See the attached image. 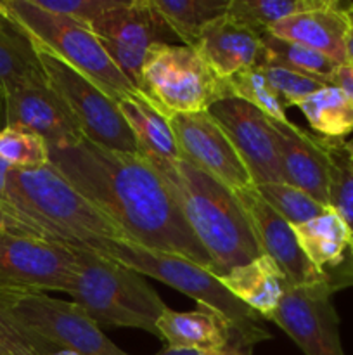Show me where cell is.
Masks as SVG:
<instances>
[{
  "label": "cell",
  "mask_w": 353,
  "mask_h": 355,
  "mask_svg": "<svg viewBox=\"0 0 353 355\" xmlns=\"http://www.w3.org/2000/svg\"><path fill=\"white\" fill-rule=\"evenodd\" d=\"M48 155L51 165L123 232L125 241L185 257L213 274V262L172 191L141 155L111 151L87 139L48 148Z\"/></svg>",
  "instance_id": "cell-1"
},
{
  "label": "cell",
  "mask_w": 353,
  "mask_h": 355,
  "mask_svg": "<svg viewBox=\"0 0 353 355\" xmlns=\"http://www.w3.org/2000/svg\"><path fill=\"white\" fill-rule=\"evenodd\" d=\"M2 232L75 250H89L99 239H125L123 232L52 165L10 168Z\"/></svg>",
  "instance_id": "cell-2"
},
{
  "label": "cell",
  "mask_w": 353,
  "mask_h": 355,
  "mask_svg": "<svg viewBox=\"0 0 353 355\" xmlns=\"http://www.w3.org/2000/svg\"><path fill=\"white\" fill-rule=\"evenodd\" d=\"M152 168L172 191L194 236L210 255L215 276H224L262 255L234 191L182 158Z\"/></svg>",
  "instance_id": "cell-3"
},
{
  "label": "cell",
  "mask_w": 353,
  "mask_h": 355,
  "mask_svg": "<svg viewBox=\"0 0 353 355\" xmlns=\"http://www.w3.org/2000/svg\"><path fill=\"white\" fill-rule=\"evenodd\" d=\"M87 252L123 263L142 276L154 277L175 288L176 291L196 300L197 305L215 309L230 322L244 349L253 350L256 343L272 338L255 311L239 302L206 267L185 257L149 250L125 239H99L93 241Z\"/></svg>",
  "instance_id": "cell-4"
},
{
  "label": "cell",
  "mask_w": 353,
  "mask_h": 355,
  "mask_svg": "<svg viewBox=\"0 0 353 355\" xmlns=\"http://www.w3.org/2000/svg\"><path fill=\"white\" fill-rule=\"evenodd\" d=\"M76 255L78 272L68 295L99 328H137L161 340L156 324L168 305L145 276L93 252Z\"/></svg>",
  "instance_id": "cell-5"
},
{
  "label": "cell",
  "mask_w": 353,
  "mask_h": 355,
  "mask_svg": "<svg viewBox=\"0 0 353 355\" xmlns=\"http://www.w3.org/2000/svg\"><path fill=\"white\" fill-rule=\"evenodd\" d=\"M0 9L9 14L35 44L62 59L113 101L118 103L138 94L85 24L40 9L35 0H0Z\"/></svg>",
  "instance_id": "cell-6"
},
{
  "label": "cell",
  "mask_w": 353,
  "mask_h": 355,
  "mask_svg": "<svg viewBox=\"0 0 353 355\" xmlns=\"http://www.w3.org/2000/svg\"><path fill=\"white\" fill-rule=\"evenodd\" d=\"M138 92L168 120L203 113L230 97L227 82L218 78L192 47L163 42L147 51Z\"/></svg>",
  "instance_id": "cell-7"
},
{
  "label": "cell",
  "mask_w": 353,
  "mask_h": 355,
  "mask_svg": "<svg viewBox=\"0 0 353 355\" xmlns=\"http://www.w3.org/2000/svg\"><path fill=\"white\" fill-rule=\"evenodd\" d=\"M0 311L47 355L59 350L83 355H128L75 302L57 300L42 291H0Z\"/></svg>",
  "instance_id": "cell-8"
},
{
  "label": "cell",
  "mask_w": 353,
  "mask_h": 355,
  "mask_svg": "<svg viewBox=\"0 0 353 355\" xmlns=\"http://www.w3.org/2000/svg\"><path fill=\"white\" fill-rule=\"evenodd\" d=\"M48 85L64 106L87 141L120 153H137V142L116 101L62 59L35 44Z\"/></svg>",
  "instance_id": "cell-9"
},
{
  "label": "cell",
  "mask_w": 353,
  "mask_h": 355,
  "mask_svg": "<svg viewBox=\"0 0 353 355\" xmlns=\"http://www.w3.org/2000/svg\"><path fill=\"white\" fill-rule=\"evenodd\" d=\"M87 28L137 90L149 49L175 38L152 0H116Z\"/></svg>",
  "instance_id": "cell-10"
},
{
  "label": "cell",
  "mask_w": 353,
  "mask_h": 355,
  "mask_svg": "<svg viewBox=\"0 0 353 355\" xmlns=\"http://www.w3.org/2000/svg\"><path fill=\"white\" fill-rule=\"evenodd\" d=\"M78 272L75 248L0 232V291H64Z\"/></svg>",
  "instance_id": "cell-11"
},
{
  "label": "cell",
  "mask_w": 353,
  "mask_h": 355,
  "mask_svg": "<svg viewBox=\"0 0 353 355\" xmlns=\"http://www.w3.org/2000/svg\"><path fill=\"white\" fill-rule=\"evenodd\" d=\"M331 283L294 286L286 291L270 321L275 322L305 355H346L339 336V315Z\"/></svg>",
  "instance_id": "cell-12"
},
{
  "label": "cell",
  "mask_w": 353,
  "mask_h": 355,
  "mask_svg": "<svg viewBox=\"0 0 353 355\" xmlns=\"http://www.w3.org/2000/svg\"><path fill=\"white\" fill-rule=\"evenodd\" d=\"M248 168L253 186L282 182L277 134L272 120L246 101L227 97L208 110Z\"/></svg>",
  "instance_id": "cell-13"
},
{
  "label": "cell",
  "mask_w": 353,
  "mask_h": 355,
  "mask_svg": "<svg viewBox=\"0 0 353 355\" xmlns=\"http://www.w3.org/2000/svg\"><path fill=\"white\" fill-rule=\"evenodd\" d=\"M0 111L3 127L31 132L44 139L48 148L76 144L85 139L45 75L10 87L0 97Z\"/></svg>",
  "instance_id": "cell-14"
},
{
  "label": "cell",
  "mask_w": 353,
  "mask_h": 355,
  "mask_svg": "<svg viewBox=\"0 0 353 355\" xmlns=\"http://www.w3.org/2000/svg\"><path fill=\"white\" fill-rule=\"evenodd\" d=\"M170 127L175 135L180 158L232 191L253 186L248 168L208 111L176 114L170 118Z\"/></svg>",
  "instance_id": "cell-15"
},
{
  "label": "cell",
  "mask_w": 353,
  "mask_h": 355,
  "mask_svg": "<svg viewBox=\"0 0 353 355\" xmlns=\"http://www.w3.org/2000/svg\"><path fill=\"white\" fill-rule=\"evenodd\" d=\"M234 193L248 215L262 255L270 257L275 262L291 288L324 281L329 283L327 277L311 266L300 248L293 227L260 196L255 186L237 189Z\"/></svg>",
  "instance_id": "cell-16"
},
{
  "label": "cell",
  "mask_w": 353,
  "mask_h": 355,
  "mask_svg": "<svg viewBox=\"0 0 353 355\" xmlns=\"http://www.w3.org/2000/svg\"><path fill=\"white\" fill-rule=\"evenodd\" d=\"M279 148L282 182L303 191L325 208L329 207L331 155L329 141L287 121H273Z\"/></svg>",
  "instance_id": "cell-17"
},
{
  "label": "cell",
  "mask_w": 353,
  "mask_h": 355,
  "mask_svg": "<svg viewBox=\"0 0 353 355\" xmlns=\"http://www.w3.org/2000/svg\"><path fill=\"white\" fill-rule=\"evenodd\" d=\"M311 266L336 288L353 284V241L348 227L332 208L300 225H291Z\"/></svg>",
  "instance_id": "cell-18"
},
{
  "label": "cell",
  "mask_w": 353,
  "mask_h": 355,
  "mask_svg": "<svg viewBox=\"0 0 353 355\" xmlns=\"http://www.w3.org/2000/svg\"><path fill=\"white\" fill-rule=\"evenodd\" d=\"M262 35L225 12L201 30L192 49L218 78L228 80L258 64Z\"/></svg>",
  "instance_id": "cell-19"
},
{
  "label": "cell",
  "mask_w": 353,
  "mask_h": 355,
  "mask_svg": "<svg viewBox=\"0 0 353 355\" xmlns=\"http://www.w3.org/2000/svg\"><path fill=\"white\" fill-rule=\"evenodd\" d=\"M270 35L294 42L320 52L338 66L348 64V37L352 24L345 6L334 0H325L320 7L294 14L279 21L269 30Z\"/></svg>",
  "instance_id": "cell-20"
},
{
  "label": "cell",
  "mask_w": 353,
  "mask_h": 355,
  "mask_svg": "<svg viewBox=\"0 0 353 355\" xmlns=\"http://www.w3.org/2000/svg\"><path fill=\"white\" fill-rule=\"evenodd\" d=\"M156 326L161 340L175 349L224 350L237 347L248 350L241 345L230 322L206 305H197V311L192 312H176L168 307Z\"/></svg>",
  "instance_id": "cell-21"
},
{
  "label": "cell",
  "mask_w": 353,
  "mask_h": 355,
  "mask_svg": "<svg viewBox=\"0 0 353 355\" xmlns=\"http://www.w3.org/2000/svg\"><path fill=\"white\" fill-rule=\"evenodd\" d=\"M218 279L239 302L266 321L272 319L280 300L291 288L282 270L266 255L234 267Z\"/></svg>",
  "instance_id": "cell-22"
},
{
  "label": "cell",
  "mask_w": 353,
  "mask_h": 355,
  "mask_svg": "<svg viewBox=\"0 0 353 355\" xmlns=\"http://www.w3.org/2000/svg\"><path fill=\"white\" fill-rule=\"evenodd\" d=\"M116 104L137 142V155L152 166L179 162L180 151L170 120L152 107L141 92Z\"/></svg>",
  "instance_id": "cell-23"
},
{
  "label": "cell",
  "mask_w": 353,
  "mask_h": 355,
  "mask_svg": "<svg viewBox=\"0 0 353 355\" xmlns=\"http://www.w3.org/2000/svg\"><path fill=\"white\" fill-rule=\"evenodd\" d=\"M44 75L35 42L0 9V97L10 87Z\"/></svg>",
  "instance_id": "cell-24"
},
{
  "label": "cell",
  "mask_w": 353,
  "mask_h": 355,
  "mask_svg": "<svg viewBox=\"0 0 353 355\" xmlns=\"http://www.w3.org/2000/svg\"><path fill=\"white\" fill-rule=\"evenodd\" d=\"M318 137L345 141L353 134V101L336 85H325L298 104Z\"/></svg>",
  "instance_id": "cell-25"
},
{
  "label": "cell",
  "mask_w": 353,
  "mask_h": 355,
  "mask_svg": "<svg viewBox=\"0 0 353 355\" xmlns=\"http://www.w3.org/2000/svg\"><path fill=\"white\" fill-rule=\"evenodd\" d=\"M258 64L279 66L289 71L317 78L327 85H332V78L339 68L336 62H332L320 52L294 44V42L282 40L270 33L262 35V54H260Z\"/></svg>",
  "instance_id": "cell-26"
},
{
  "label": "cell",
  "mask_w": 353,
  "mask_h": 355,
  "mask_svg": "<svg viewBox=\"0 0 353 355\" xmlns=\"http://www.w3.org/2000/svg\"><path fill=\"white\" fill-rule=\"evenodd\" d=\"M230 0H152L175 38L192 47L208 23L224 16Z\"/></svg>",
  "instance_id": "cell-27"
},
{
  "label": "cell",
  "mask_w": 353,
  "mask_h": 355,
  "mask_svg": "<svg viewBox=\"0 0 353 355\" xmlns=\"http://www.w3.org/2000/svg\"><path fill=\"white\" fill-rule=\"evenodd\" d=\"M324 2L325 0H230L227 14L258 33H269L270 28L279 21L317 9Z\"/></svg>",
  "instance_id": "cell-28"
},
{
  "label": "cell",
  "mask_w": 353,
  "mask_h": 355,
  "mask_svg": "<svg viewBox=\"0 0 353 355\" xmlns=\"http://www.w3.org/2000/svg\"><path fill=\"white\" fill-rule=\"evenodd\" d=\"M260 196L289 225H300L324 214L327 208L303 191L286 182H270L255 186Z\"/></svg>",
  "instance_id": "cell-29"
},
{
  "label": "cell",
  "mask_w": 353,
  "mask_h": 355,
  "mask_svg": "<svg viewBox=\"0 0 353 355\" xmlns=\"http://www.w3.org/2000/svg\"><path fill=\"white\" fill-rule=\"evenodd\" d=\"M0 159L16 170H33L51 165L47 142L16 127H3L0 130Z\"/></svg>",
  "instance_id": "cell-30"
},
{
  "label": "cell",
  "mask_w": 353,
  "mask_h": 355,
  "mask_svg": "<svg viewBox=\"0 0 353 355\" xmlns=\"http://www.w3.org/2000/svg\"><path fill=\"white\" fill-rule=\"evenodd\" d=\"M227 82L228 96L235 99L246 101L248 104L255 106L262 113H265L273 121H287L286 107L280 104L279 97L275 96L270 85L266 83L265 76L258 69V66L246 69Z\"/></svg>",
  "instance_id": "cell-31"
},
{
  "label": "cell",
  "mask_w": 353,
  "mask_h": 355,
  "mask_svg": "<svg viewBox=\"0 0 353 355\" xmlns=\"http://www.w3.org/2000/svg\"><path fill=\"white\" fill-rule=\"evenodd\" d=\"M329 155H331L329 207L345 222L353 241V168L345 149V141H329Z\"/></svg>",
  "instance_id": "cell-32"
},
{
  "label": "cell",
  "mask_w": 353,
  "mask_h": 355,
  "mask_svg": "<svg viewBox=\"0 0 353 355\" xmlns=\"http://www.w3.org/2000/svg\"><path fill=\"white\" fill-rule=\"evenodd\" d=\"M262 75L265 76L266 83L270 89L275 92L279 97L280 104L284 107L298 106L303 99H307L310 94L317 92L318 89L325 87L327 83L320 82L311 76L301 75V73L289 71V69L279 68V66H270V64H256Z\"/></svg>",
  "instance_id": "cell-33"
},
{
  "label": "cell",
  "mask_w": 353,
  "mask_h": 355,
  "mask_svg": "<svg viewBox=\"0 0 353 355\" xmlns=\"http://www.w3.org/2000/svg\"><path fill=\"white\" fill-rule=\"evenodd\" d=\"M40 9L62 14L89 26L104 10L111 9L116 0H35Z\"/></svg>",
  "instance_id": "cell-34"
},
{
  "label": "cell",
  "mask_w": 353,
  "mask_h": 355,
  "mask_svg": "<svg viewBox=\"0 0 353 355\" xmlns=\"http://www.w3.org/2000/svg\"><path fill=\"white\" fill-rule=\"evenodd\" d=\"M0 355H47L0 311Z\"/></svg>",
  "instance_id": "cell-35"
},
{
  "label": "cell",
  "mask_w": 353,
  "mask_h": 355,
  "mask_svg": "<svg viewBox=\"0 0 353 355\" xmlns=\"http://www.w3.org/2000/svg\"><path fill=\"white\" fill-rule=\"evenodd\" d=\"M154 355H253L248 350L237 349V347H230V349L224 350H196V349H175V347H166L161 352Z\"/></svg>",
  "instance_id": "cell-36"
},
{
  "label": "cell",
  "mask_w": 353,
  "mask_h": 355,
  "mask_svg": "<svg viewBox=\"0 0 353 355\" xmlns=\"http://www.w3.org/2000/svg\"><path fill=\"white\" fill-rule=\"evenodd\" d=\"M332 85L339 87L346 96L353 101V68L352 66H339L336 71L334 78H332Z\"/></svg>",
  "instance_id": "cell-37"
},
{
  "label": "cell",
  "mask_w": 353,
  "mask_h": 355,
  "mask_svg": "<svg viewBox=\"0 0 353 355\" xmlns=\"http://www.w3.org/2000/svg\"><path fill=\"white\" fill-rule=\"evenodd\" d=\"M10 166L3 159H0V232H2V215L7 201V177H9Z\"/></svg>",
  "instance_id": "cell-38"
},
{
  "label": "cell",
  "mask_w": 353,
  "mask_h": 355,
  "mask_svg": "<svg viewBox=\"0 0 353 355\" xmlns=\"http://www.w3.org/2000/svg\"><path fill=\"white\" fill-rule=\"evenodd\" d=\"M346 51H348V66L353 68V30L348 37V44H346Z\"/></svg>",
  "instance_id": "cell-39"
},
{
  "label": "cell",
  "mask_w": 353,
  "mask_h": 355,
  "mask_svg": "<svg viewBox=\"0 0 353 355\" xmlns=\"http://www.w3.org/2000/svg\"><path fill=\"white\" fill-rule=\"evenodd\" d=\"M345 149L348 153V159H350V165L353 168V137L350 141H345Z\"/></svg>",
  "instance_id": "cell-40"
},
{
  "label": "cell",
  "mask_w": 353,
  "mask_h": 355,
  "mask_svg": "<svg viewBox=\"0 0 353 355\" xmlns=\"http://www.w3.org/2000/svg\"><path fill=\"white\" fill-rule=\"evenodd\" d=\"M345 12L346 16H348V21L350 24H352V30H353V3H350V6L345 7Z\"/></svg>",
  "instance_id": "cell-41"
},
{
  "label": "cell",
  "mask_w": 353,
  "mask_h": 355,
  "mask_svg": "<svg viewBox=\"0 0 353 355\" xmlns=\"http://www.w3.org/2000/svg\"><path fill=\"white\" fill-rule=\"evenodd\" d=\"M48 355H83V354H78V352H71V350H59V352L48 354Z\"/></svg>",
  "instance_id": "cell-42"
}]
</instances>
